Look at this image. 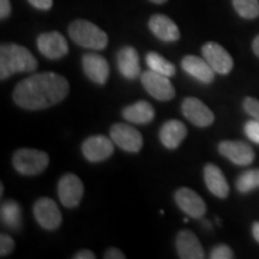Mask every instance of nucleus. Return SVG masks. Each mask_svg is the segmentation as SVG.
Masks as SVG:
<instances>
[{"label": "nucleus", "mask_w": 259, "mask_h": 259, "mask_svg": "<svg viewBox=\"0 0 259 259\" xmlns=\"http://www.w3.org/2000/svg\"><path fill=\"white\" fill-rule=\"evenodd\" d=\"M70 92L65 77L56 72L35 73L15 87L12 97L21 108L38 111L63 101Z\"/></svg>", "instance_id": "f257e3e1"}, {"label": "nucleus", "mask_w": 259, "mask_h": 259, "mask_svg": "<svg viewBox=\"0 0 259 259\" xmlns=\"http://www.w3.org/2000/svg\"><path fill=\"white\" fill-rule=\"evenodd\" d=\"M36 58L28 48L17 44L0 46V79L5 80L15 73L32 72L37 69Z\"/></svg>", "instance_id": "f03ea898"}, {"label": "nucleus", "mask_w": 259, "mask_h": 259, "mask_svg": "<svg viewBox=\"0 0 259 259\" xmlns=\"http://www.w3.org/2000/svg\"><path fill=\"white\" fill-rule=\"evenodd\" d=\"M69 35L77 45L94 51H101L108 44L106 32L85 19L73 21L69 27Z\"/></svg>", "instance_id": "7ed1b4c3"}, {"label": "nucleus", "mask_w": 259, "mask_h": 259, "mask_svg": "<svg viewBox=\"0 0 259 259\" xmlns=\"http://www.w3.org/2000/svg\"><path fill=\"white\" fill-rule=\"evenodd\" d=\"M50 163V156L38 149H18L12 156V164L18 173L23 176H37L46 169Z\"/></svg>", "instance_id": "20e7f679"}, {"label": "nucleus", "mask_w": 259, "mask_h": 259, "mask_svg": "<svg viewBox=\"0 0 259 259\" xmlns=\"http://www.w3.org/2000/svg\"><path fill=\"white\" fill-rule=\"evenodd\" d=\"M58 196L65 208H77L84 196V185L80 178L72 173L61 177L58 184Z\"/></svg>", "instance_id": "39448f33"}, {"label": "nucleus", "mask_w": 259, "mask_h": 259, "mask_svg": "<svg viewBox=\"0 0 259 259\" xmlns=\"http://www.w3.org/2000/svg\"><path fill=\"white\" fill-rule=\"evenodd\" d=\"M141 82L144 89L158 101H169L176 96V89L170 83L169 77L155 71L148 70L142 73Z\"/></svg>", "instance_id": "423d86ee"}, {"label": "nucleus", "mask_w": 259, "mask_h": 259, "mask_svg": "<svg viewBox=\"0 0 259 259\" xmlns=\"http://www.w3.org/2000/svg\"><path fill=\"white\" fill-rule=\"evenodd\" d=\"M183 115L197 127H209L215 121V114L211 109L197 97H187L181 103Z\"/></svg>", "instance_id": "0eeeda50"}, {"label": "nucleus", "mask_w": 259, "mask_h": 259, "mask_svg": "<svg viewBox=\"0 0 259 259\" xmlns=\"http://www.w3.org/2000/svg\"><path fill=\"white\" fill-rule=\"evenodd\" d=\"M219 153L240 167L250 166L255 158L253 148L241 141H222L219 144Z\"/></svg>", "instance_id": "6e6552de"}, {"label": "nucleus", "mask_w": 259, "mask_h": 259, "mask_svg": "<svg viewBox=\"0 0 259 259\" xmlns=\"http://www.w3.org/2000/svg\"><path fill=\"white\" fill-rule=\"evenodd\" d=\"M34 216L38 225L47 231H54L63 222V216L53 199L42 197L34 204Z\"/></svg>", "instance_id": "1a4fd4ad"}, {"label": "nucleus", "mask_w": 259, "mask_h": 259, "mask_svg": "<svg viewBox=\"0 0 259 259\" xmlns=\"http://www.w3.org/2000/svg\"><path fill=\"white\" fill-rule=\"evenodd\" d=\"M111 138L114 144L128 153H138L143 147L142 134L132 126L115 124L111 127Z\"/></svg>", "instance_id": "9d476101"}, {"label": "nucleus", "mask_w": 259, "mask_h": 259, "mask_svg": "<svg viewBox=\"0 0 259 259\" xmlns=\"http://www.w3.org/2000/svg\"><path fill=\"white\" fill-rule=\"evenodd\" d=\"M82 151L89 162L105 161L114 153V142L102 135L90 136L84 141Z\"/></svg>", "instance_id": "9b49d317"}, {"label": "nucleus", "mask_w": 259, "mask_h": 259, "mask_svg": "<svg viewBox=\"0 0 259 259\" xmlns=\"http://www.w3.org/2000/svg\"><path fill=\"white\" fill-rule=\"evenodd\" d=\"M174 200L184 213L193 219L203 218L206 212V204L198 193L189 187H180L174 193Z\"/></svg>", "instance_id": "f8f14e48"}, {"label": "nucleus", "mask_w": 259, "mask_h": 259, "mask_svg": "<svg viewBox=\"0 0 259 259\" xmlns=\"http://www.w3.org/2000/svg\"><path fill=\"white\" fill-rule=\"evenodd\" d=\"M202 54L212 70L219 74H228L234 66L231 54L216 42H208L204 45L202 47Z\"/></svg>", "instance_id": "ddd939ff"}, {"label": "nucleus", "mask_w": 259, "mask_h": 259, "mask_svg": "<svg viewBox=\"0 0 259 259\" xmlns=\"http://www.w3.org/2000/svg\"><path fill=\"white\" fill-rule=\"evenodd\" d=\"M37 48L47 59L57 60L69 53V45L60 32H44L37 37Z\"/></svg>", "instance_id": "4468645a"}, {"label": "nucleus", "mask_w": 259, "mask_h": 259, "mask_svg": "<svg viewBox=\"0 0 259 259\" xmlns=\"http://www.w3.org/2000/svg\"><path fill=\"white\" fill-rule=\"evenodd\" d=\"M176 247L181 259H203L205 257L203 246L197 235L191 231L184 229L178 233L176 238Z\"/></svg>", "instance_id": "2eb2a0df"}, {"label": "nucleus", "mask_w": 259, "mask_h": 259, "mask_svg": "<svg viewBox=\"0 0 259 259\" xmlns=\"http://www.w3.org/2000/svg\"><path fill=\"white\" fill-rule=\"evenodd\" d=\"M83 70L92 82L103 85L108 80L109 65L101 54L87 53L83 57Z\"/></svg>", "instance_id": "dca6fc26"}, {"label": "nucleus", "mask_w": 259, "mask_h": 259, "mask_svg": "<svg viewBox=\"0 0 259 259\" xmlns=\"http://www.w3.org/2000/svg\"><path fill=\"white\" fill-rule=\"evenodd\" d=\"M181 67L186 73L203 84H210L215 79L216 72L204 58L197 56L184 57L181 60Z\"/></svg>", "instance_id": "f3484780"}, {"label": "nucleus", "mask_w": 259, "mask_h": 259, "mask_svg": "<svg viewBox=\"0 0 259 259\" xmlns=\"http://www.w3.org/2000/svg\"><path fill=\"white\" fill-rule=\"evenodd\" d=\"M149 29L158 40L163 42H176L180 38V31L173 19L166 15H154L149 19Z\"/></svg>", "instance_id": "a211bd4d"}, {"label": "nucleus", "mask_w": 259, "mask_h": 259, "mask_svg": "<svg viewBox=\"0 0 259 259\" xmlns=\"http://www.w3.org/2000/svg\"><path fill=\"white\" fill-rule=\"evenodd\" d=\"M118 69L126 79L135 80L141 76V64L137 51L131 46L122 47L118 52Z\"/></svg>", "instance_id": "6ab92c4d"}, {"label": "nucleus", "mask_w": 259, "mask_h": 259, "mask_svg": "<svg viewBox=\"0 0 259 259\" xmlns=\"http://www.w3.org/2000/svg\"><path fill=\"white\" fill-rule=\"evenodd\" d=\"M204 181L210 192L219 198H227L229 194V185L225 174L218 166L208 163L204 167Z\"/></svg>", "instance_id": "aec40b11"}, {"label": "nucleus", "mask_w": 259, "mask_h": 259, "mask_svg": "<svg viewBox=\"0 0 259 259\" xmlns=\"http://www.w3.org/2000/svg\"><path fill=\"white\" fill-rule=\"evenodd\" d=\"M187 136V128L184 122L171 119L164 122L160 130V141L167 149H177Z\"/></svg>", "instance_id": "412c9836"}, {"label": "nucleus", "mask_w": 259, "mask_h": 259, "mask_svg": "<svg viewBox=\"0 0 259 259\" xmlns=\"http://www.w3.org/2000/svg\"><path fill=\"white\" fill-rule=\"evenodd\" d=\"M122 116L132 124L145 125L154 120L155 109L148 101L141 100L125 107L122 111Z\"/></svg>", "instance_id": "4be33fe9"}, {"label": "nucleus", "mask_w": 259, "mask_h": 259, "mask_svg": "<svg viewBox=\"0 0 259 259\" xmlns=\"http://www.w3.org/2000/svg\"><path fill=\"white\" fill-rule=\"evenodd\" d=\"M0 218L2 222L5 227L14 232H18L22 228V209L21 205L15 200H8V202L2 204L0 208Z\"/></svg>", "instance_id": "5701e85b"}, {"label": "nucleus", "mask_w": 259, "mask_h": 259, "mask_svg": "<svg viewBox=\"0 0 259 259\" xmlns=\"http://www.w3.org/2000/svg\"><path fill=\"white\" fill-rule=\"evenodd\" d=\"M145 61H147L149 70L167 77H173L176 74V66L156 52H149L145 57Z\"/></svg>", "instance_id": "b1692460"}, {"label": "nucleus", "mask_w": 259, "mask_h": 259, "mask_svg": "<svg viewBox=\"0 0 259 259\" xmlns=\"http://www.w3.org/2000/svg\"><path fill=\"white\" fill-rule=\"evenodd\" d=\"M235 186L240 193H248L259 189V169L246 170L238 178Z\"/></svg>", "instance_id": "393cba45"}, {"label": "nucleus", "mask_w": 259, "mask_h": 259, "mask_svg": "<svg viewBox=\"0 0 259 259\" xmlns=\"http://www.w3.org/2000/svg\"><path fill=\"white\" fill-rule=\"evenodd\" d=\"M239 16L246 19H254L259 16V0H232Z\"/></svg>", "instance_id": "a878e982"}, {"label": "nucleus", "mask_w": 259, "mask_h": 259, "mask_svg": "<svg viewBox=\"0 0 259 259\" xmlns=\"http://www.w3.org/2000/svg\"><path fill=\"white\" fill-rule=\"evenodd\" d=\"M211 259H232L234 258V253L231 250V247L227 245L220 244L212 248L211 253H210Z\"/></svg>", "instance_id": "bb28decb"}, {"label": "nucleus", "mask_w": 259, "mask_h": 259, "mask_svg": "<svg viewBox=\"0 0 259 259\" xmlns=\"http://www.w3.org/2000/svg\"><path fill=\"white\" fill-rule=\"evenodd\" d=\"M242 105H244L246 113L259 121V100L254 99V97H246Z\"/></svg>", "instance_id": "cd10ccee"}, {"label": "nucleus", "mask_w": 259, "mask_h": 259, "mask_svg": "<svg viewBox=\"0 0 259 259\" xmlns=\"http://www.w3.org/2000/svg\"><path fill=\"white\" fill-rule=\"evenodd\" d=\"M245 134L252 142L259 144V121L253 119V120L246 122Z\"/></svg>", "instance_id": "c85d7f7f"}, {"label": "nucleus", "mask_w": 259, "mask_h": 259, "mask_svg": "<svg viewBox=\"0 0 259 259\" xmlns=\"http://www.w3.org/2000/svg\"><path fill=\"white\" fill-rule=\"evenodd\" d=\"M15 248V241L10 235L2 234L0 235V255L5 257L11 253Z\"/></svg>", "instance_id": "c756f323"}, {"label": "nucleus", "mask_w": 259, "mask_h": 259, "mask_svg": "<svg viewBox=\"0 0 259 259\" xmlns=\"http://www.w3.org/2000/svg\"><path fill=\"white\" fill-rule=\"evenodd\" d=\"M105 258L106 259H125V254L122 253V251L119 250L116 247H109L108 250L105 252Z\"/></svg>", "instance_id": "7c9ffc66"}, {"label": "nucleus", "mask_w": 259, "mask_h": 259, "mask_svg": "<svg viewBox=\"0 0 259 259\" xmlns=\"http://www.w3.org/2000/svg\"><path fill=\"white\" fill-rule=\"evenodd\" d=\"M11 14V3L10 0H0V18H8Z\"/></svg>", "instance_id": "2f4dec72"}, {"label": "nucleus", "mask_w": 259, "mask_h": 259, "mask_svg": "<svg viewBox=\"0 0 259 259\" xmlns=\"http://www.w3.org/2000/svg\"><path fill=\"white\" fill-rule=\"evenodd\" d=\"M28 2L38 10H50L53 5V0H28Z\"/></svg>", "instance_id": "473e14b6"}, {"label": "nucleus", "mask_w": 259, "mask_h": 259, "mask_svg": "<svg viewBox=\"0 0 259 259\" xmlns=\"http://www.w3.org/2000/svg\"><path fill=\"white\" fill-rule=\"evenodd\" d=\"M74 258H76V259H95L96 257L92 251L83 250V251H79L78 253L74 255Z\"/></svg>", "instance_id": "72a5a7b5"}, {"label": "nucleus", "mask_w": 259, "mask_h": 259, "mask_svg": "<svg viewBox=\"0 0 259 259\" xmlns=\"http://www.w3.org/2000/svg\"><path fill=\"white\" fill-rule=\"evenodd\" d=\"M252 234H253L255 241L259 242V222H254L252 226Z\"/></svg>", "instance_id": "f704fd0d"}, {"label": "nucleus", "mask_w": 259, "mask_h": 259, "mask_svg": "<svg viewBox=\"0 0 259 259\" xmlns=\"http://www.w3.org/2000/svg\"><path fill=\"white\" fill-rule=\"evenodd\" d=\"M252 48H253L254 54L259 58V35L253 40V44H252Z\"/></svg>", "instance_id": "c9c22d12"}, {"label": "nucleus", "mask_w": 259, "mask_h": 259, "mask_svg": "<svg viewBox=\"0 0 259 259\" xmlns=\"http://www.w3.org/2000/svg\"><path fill=\"white\" fill-rule=\"evenodd\" d=\"M150 2L156 3V4H163V3H166L167 0H150Z\"/></svg>", "instance_id": "e433bc0d"}]
</instances>
